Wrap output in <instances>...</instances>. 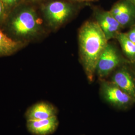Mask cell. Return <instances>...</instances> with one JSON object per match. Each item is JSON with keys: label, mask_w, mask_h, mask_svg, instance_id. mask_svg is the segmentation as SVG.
I'll list each match as a JSON object with an SVG mask.
<instances>
[{"label": "cell", "mask_w": 135, "mask_h": 135, "mask_svg": "<svg viewBox=\"0 0 135 135\" xmlns=\"http://www.w3.org/2000/svg\"><path fill=\"white\" fill-rule=\"evenodd\" d=\"M100 93L104 101L118 110H127L135 103L131 97L111 81L104 79H101Z\"/></svg>", "instance_id": "cell-3"}, {"label": "cell", "mask_w": 135, "mask_h": 135, "mask_svg": "<svg viewBox=\"0 0 135 135\" xmlns=\"http://www.w3.org/2000/svg\"><path fill=\"white\" fill-rule=\"evenodd\" d=\"M58 110L52 104L46 101L38 102L29 107L25 114L27 121L40 120L57 116Z\"/></svg>", "instance_id": "cell-9"}, {"label": "cell", "mask_w": 135, "mask_h": 135, "mask_svg": "<svg viewBox=\"0 0 135 135\" xmlns=\"http://www.w3.org/2000/svg\"><path fill=\"white\" fill-rule=\"evenodd\" d=\"M44 15L49 25L53 28H57L71 16L72 6L62 1H53L44 7Z\"/></svg>", "instance_id": "cell-5"}, {"label": "cell", "mask_w": 135, "mask_h": 135, "mask_svg": "<svg viewBox=\"0 0 135 135\" xmlns=\"http://www.w3.org/2000/svg\"><path fill=\"white\" fill-rule=\"evenodd\" d=\"M97 23L105 35L107 40L116 38L122 27L110 11H99L96 14Z\"/></svg>", "instance_id": "cell-7"}, {"label": "cell", "mask_w": 135, "mask_h": 135, "mask_svg": "<svg viewBox=\"0 0 135 135\" xmlns=\"http://www.w3.org/2000/svg\"><path fill=\"white\" fill-rule=\"evenodd\" d=\"M75 1H87V0H75Z\"/></svg>", "instance_id": "cell-18"}, {"label": "cell", "mask_w": 135, "mask_h": 135, "mask_svg": "<svg viewBox=\"0 0 135 135\" xmlns=\"http://www.w3.org/2000/svg\"><path fill=\"white\" fill-rule=\"evenodd\" d=\"M123 62V59L116 47L108 43L99 59L96 74L100 79H104L114 72Z\"/></svg>", "instance_id": "cell-4"}, {"label": "cell", "mask_w": 135, "mask_h": 135, "mask_svg": "<svg viewBox=\"0 0 135 135\" xmlns=\"http://www.w3.org/2000/svg\"><path fill=\"white\" fill-rule=\"evenodd\" d=\"M110 81L135 101V80L126 68L122 67L115 70L111 76Z\"/></svg>", "instance_id": "cell-8"}, {"label": "cell", "mask_w": 135, "mask_h": 135, "mask_svg": "<svg viewBox=\"0 0 135 135\" xmlns=\"http://www.w3.org/2000/svg\"><path fill=\"white\" fill-rule=\"evenodd\" d=\"M129 1H130L133 5L135 6V0H129Z\"/></svg>", "instance_id": "cell-16"}, {"label": "cell", "mask_w": 135, "mask_h": 135, "mask_svg": "<svg viewBox=\"0 0 135 135\" xmlns=\"http://www.w3.org/2000/svg\"><path fill=\"white\" fill-rule=\"evenodd\" d=\"M126 34L129 40L135 43V26Z\"/></svg>", "instance_id": "cell-15"}, {"label": "cell", "mask_w": 135, "mask_h": 135, "mask_svg": "<svg viewBox=\"0 0 135 135\" xmlns=\"http://www.w3.org/2000/svg\"><path fill=\"white\" fill-rule=\"evenodd\" d=\"M57 116L47 119L29 120L27 122V128L33 135H50L54 133L59 126Z\"/></svg>", "instance_id": "cell-10"}, {"label": "cell", "mask_w": 135, "mask_h": 135, "mask_svg": "<svg viewBox=\"0 0 135 135\" xmlns=\"http://www.w3.org/2000/svg\"><path fill=\"white\" fill-rule=\"evenodd\" d=\"M6 13L8 16L12 11L19 6L22 0H1Z\"/></svg>", "instance_id": "cell-13"}, {"label": "cell", "mask_w": 135, "mask_h": 135, "mask_svg": "<svg viewBox=\"0 0 135 135\" xmlns=\"http://www.w3.org/2000/svg\"><path fill=\"white\" fill-rule=\"evenodd\" d=\"M123 52L132 63H135V43L128 38L126 33H120L116 37Z\"/></svg>", "instance_id": "cell-12"}, {"label": "cell", "mask_w": 135, "mask_h": 135, "mask_svg": "<svg viewBox=\"0 0 135 135\" xmlns=\"http://www.w3.org/2000/svg\"><path fill=\"white\" fill-rule=\"evenodd\" d=\"M134 75H135V68H134Z\"/></svg>", "instance_id": "cell-19"}, {"label": "cell", "mask_w": 135, "mask_h": 135, "mask_svg": "<svg viewBox=\"0 0 135 135\" xmlns=\"http://www.w3.org/2000/svg\"><path fill=\"white\" fill-rule=\"evenodd\" d=\"M16 9L10 21V28L12 32L22 38L36 36L41 29L39 17L36 11L27 6Z\"/></svg>", "instance_id": "cell-2"}, {"label": "cell", "mask_w": 135, "mask_h": 135, "mask_svg": "<svg viewBox=\"0 0 135 135\" xmlns=\"http://www.w3.org/2000/svg\"><path fill=\"white\" fill-rule=\"evenodd\" d=\"M28 1L30 2H36L39 1L40 0H28Z\"/></svg>", "instance_id": "cell-17"}, {"label": "cell", "mask_w": 135, "mask_h": 135, "mask_svg": "<svg viewBox=\"0 0 135 135\" xmlns=\"http://www.w3.org/2000/svg\"><path fill=\"white\" fill-rule=\"evenodd\" d=\"M23 46V44L10 38L0 30V56L15 53Z\"/></svg>", "instance_id": "cell-11"}, {"label": "cell", "mask_w": 135, "mask_h": 135, "mask_svg": "<svg viewBox=\"0 0 135 135\" xmlns=\"http://www.w3.org/2000/svg\"><path fill=\"white\" fill-rule=\"evenodd\" d=\"M108 41L95 21H88L79 33V44L82 65L88 81H94L98 61Z\"/></svg>", "instance_id": "cell-1"}, {"label": "cell", "mask_w": 135, "mask_h": 135, "mask_svg": "<svg viewBox=\"0 0 135 135\" xmlns=\"http://www.w3.org/2000/svg\"><path fill=\"white\" fill-rule=\"evenodd\" d=\"M7 17L8 16L6 13L4 6L1 0H0V24L3 23Z\"/></svg>", "instance_id": "cell-14"}, {"label": "cell", "mask_w": 135, "mask_h": 135, "mask_svg": "<svg viewBox=\"0 0 135 135\" xmlns=\"http://www.w3.org/2000/svg\"><path fill=\"white\" fill-rule=\"evenodd\" d=\"M109 11L122 28L130 25L135 20L134 5L129 0L121 1L117 3Z\"/></svg>", "instance_id": "cell-6"}]
</instances>
